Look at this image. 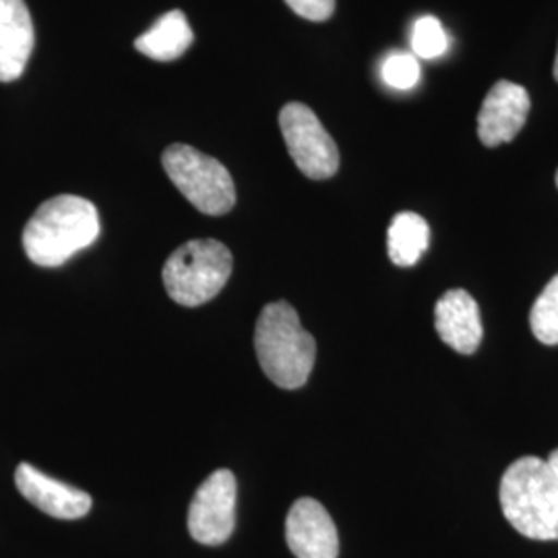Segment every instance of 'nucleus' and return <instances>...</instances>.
Returning <instances> with one entry per match:
<instances>
[{
	"instance_id": "f257e3e1",
	"label": "nucleus",
	"mask_w": 558,
	"mask_h": 558,
	"mask_svg": "<svg viewBox=\"0 0 558 558\" xmlns=\"http://www.w3.org/2000/svg\"><path fill=\"white\" fill-rule=\"evenodd\" d=\"M100 236V216L92 201L59 195L41 203L23 230V248L40 267L62 263L92 246Z\"/></svg>"
},
{
	"instance_id": "f03ea898",
	"label": "nucleus",
	"mask_w": 558,
	"mask_h": 558,
	"mask_svg": "<svg viewBox=\"0 0 558 558\" xmlns=\"http://www.w3.org/2000/svg\"><path fill=\"white\" fill-rule=\"evenodd\" d=\"M499 499L502 515L521 536L558 539V472L548 461H513L500 480Z\"/></svg>"
},
{
	"instance_id": "7ed1b4c3",
	"label": "nucleus",
	"mask_w": 558,
	"mask_h": 558,
	"mask_svg": "<svg viewBox=\"0 0 558 558\" xmlns=\"http://www.w3.org/2000/svg\"><path fill=\"white\" fill-rule=\"evenodd\" d=\"M255 350L267 379L281 389H300L317 359L315 338L300 325L299 313L288 302H271L255 325Z\"/></svg>"
},
{
	"instance_id": "20e7f679",
	"label": "nucleus",
	"mask_w": 558,
	"mask_h": 558,
	"mask_svg": "<svg viewBox=\"0 0 558 558\" xmlns=\"http://www.w3.org/2000/svg\"><path fill=\"white\" fill-rule=\"evenodd\" d=\"M232 265V253L220 240H191L168 257L161 278L170 299L193 308L220 294Z\"/></svg>"
},
{
	"instance_id": "39448f33",
	"label": "nucleus",
	"mask_w": 558,
	"mask_h": 558,
	"mask_svg": "<svg viewBox=\"0 0 558 558\" xmlns=\"http://www.w3.org/2000/svg\"><path fill=\"white\" fill-rule=\"evenodd\" d=\"M168 179L201 214L223 216L236 203V186L228 168L191 145L174 143L161 156Z\"/></svg>"
},
{
	"instance_id": "423d86ee",
	"label": "nucleus",
	"mask_w": 558,
	"mask_h": 558,
	"mask_svg": "<svg viewBox=\"0 0 558 558\" xmlns=\"http://www.w3.org/2000/svg\"><path fill=\"white\" fill-rule=\"evenodd\" d=\"M279 129L288 154L304 177L325 180L338 172V145L308 106L300 101L283 106L279 112Z\"/></svg>"
},
{
	"instance_id": "0eeeda50",
	"label": "nucleus",
	"mask_w": 558,
	"mask_h": 558,
	"mask_svg": "<svg viewBox=\"0 0 558 558\" xmlns=\"http://www.w3.org/2000/svg\"><path fill=\"white\" fill-rule=\"evenodd\" d=\"M236 525V478L218 470L197 488L189 507V532L205 546H220Z\"/></svg>"
},
{
	"instance_id": "6e6552de",
	"label": "nucleus",
	"mask_w": 558,
	"mask_h": 558,
	"mask_svg": "<svg viewBox=\"0 0 558 558\" xmlns=\"http://www.w3.org/2000/svg\"><path fill=\"white\" fill-rule=\"evenodd\" d=\"M286 542L296 558H338V527L315 499H299L286 518Z\"/></svg>"
},
{
	"instance_id": "1a4fd4ad",
	"label": "nucleus",
	"mask_w": 558,
	"mask_h": 558,
	"mask_svg": "<svg viewBox=\"0 0 558 558\" xmlns=\"http://www.w3.org/2000/svg\"><path fill=\"white\" fill-rule=\"evenodd\" d=\"M530 114V94L511 81H499L480 108L478 135L486 147L515 140Z\"/></svg>"
},
{
	"instance_id": "9d476101",
	"label": "nucleus",
	"mask_w": 558,
	"mask_h": 558,
	"mask_svg": "<svg viewBox=\"0 0 558 558\" xmlns=\"http://www.w3.org/2000/svg\"><path fill=\"white\" fill-rule=\"evenodd\" d=\"M15 484L23 499L29 500L46 515L57 519L85 518L94 505L92 497L75 486L50 478L38 468L21 463L15 472Z\"/></svg>"
},
{
	"instance_id": "9b49d317",
	"label": "nucleus",
	"mask_w": 558,
	"mask_h": 558,
	"mask_svg": "<svg viewBox=\"0 0 558 558\" xmlns=\"http://www.w3.org/2000/svg\"><path fill=\"white\" fill-rule=\"evenodd\" d=\"M439 338L459 354H474L482 343L478 302L465 290H449L435 306Z\"/></svg>"
},
{
	"instance_id": "f8f14e48",
	"label": "nucleus",
	"mask_w": 558,
	"mask_h": 558,
	"mask_svg": "<svg viewBox=\"0 0 558 558\" xmlns=\"http://www.w3.org/2000/svg\"><path fill=\"white\" fill-rule=\"evenodd\" d=\"M36 44L25 0H0V81L20 80Z\"/></svg>"
},
{
	"instance_id": "ddd939ff",
	"label": "nucleus",
	"mask_w": 558,
	"mask_h": 558,
	"mask_svg": "<svg viewBox=\"0 0 558 558\" xmlns=\"http://www.w3.org/2000/svg\"><path fill=\"white\" fill-rule=\"evenodd\" d=\"M193 40L195 36L184 13L170 11L135 40V48L147 59L170 62L180 59Z\"/></svg>"
},
{
	"instance_id": "4468645a",
	"label": "nucleus",
	"mask_w": 558,
	"mask_h": 558,
	"mask_svg": "<svg viewBox=\"0 0 558 558\" xmlns=\"http://www.w3.org/2000/svg\"><path fill=\"white\" fill-rule=\"evenodd\" d=\"M428 242H430V228L426 220L418 214L401 211L393 218L387 232L389 259L393 260L398 267H412L426 253Z\"/></svg>"
},
{
	"instance_id": "2eb2a0df",
	"label": "nucleus",
	"mask_w": 558,
	"mask_h": 558,
	"mask_svg": "<svg viewBox=\"0 0 558 558\" xmlns=\"http://www.w3.org/2000/svg\"><path fill=\"white\" fill-rule=\"evenodd\" d=\"M530 327L538 341L546 345L558 343V276L548 281L544 292L532 306Z\"/></svg>"
},
{
	"instance_id": "dca6fc26",
	"label": "nucleus",
	"mask_w": 558,
	"mask_h": 558,
	"mask_svg": "<svg viewBox=\"0 0 558 558\" xmlns=\"http://www.w3.org/2000/svg\"><path fill=\"white\" fill-rule=\"evenodd\" d=\"M447 32L437 17L424 15L412 29V52L416 59L435 60L447 52Z\"/></svg>"
},
{
	"instance_id": "f3484780",
	"label": "nucleus",
	"mask_w": 558,
	"mask_h": 558,
	"mask_svg": "<svg viewBox=\"0 0 558 558\" xmlns=\"http://www.w3.org/2000/svg\"><path fill=\"white\" fill-rule=\"evenodd\" d=\"M380 75L385 83L393 89L405 92L412 89L420 81V62L414 54L398 52L387 57L380 66Z\"/></svg>"
},
{
	"instance_id": "a211bd4d",
	"label": "nucleus",
	"mask_w": 558,
	"mask_h": 558,
	"mask_svg": "<svg viewBox=\"0 0 558 558\" xmlns=\"http://www.w3.org/2000/svg\"><path fill=\"white\" fill-rule=\"evenodd\" d=\"M302 20L327 21L336 11V0H286Z\"/></svg>"
},
{
	"instance_id": "6ab92c4d",
	"label": "nucleus",
	"mask_w": 558,
	"mask_h": 558,
	"mask_svg": "<svg viewBox=\"0 0 558 558\" xmlns=\"http://www.w3.org/2000/svg\"><path fill=\"white\" fill-rule=\"evenodd\" d=\"M546 461H548V463H550V465H553V468L558 472V449H555V451L550 453V458L546 459Z\"/></svg>"
},
{
	"instance_id": "aec40b11",
	"label": "nucleus",
	"mask_w": 558,
	"mask_h": 558,
	"mask_svg": "<svg viewBox=\"0 0 558 558\" xmlns=\"http://www.w3.org/2000/svg\"><path fill=\"white\" fill-rule=\"evenodd\" d=\"M555 80L558 81V50H557V59H555Z\"/></svg>"
},
{
	"instance_id": "412c9836",
	"label": "nucleus",
	"mask_w": 558,
	"mask_h": 558,
	"mask_svg": "<svg viewBox=\"0 0 558 558\" xmlns=\"http://www.w3.org/2000/svg\"><path fill=\"white\" fill-rule=\"evenodd\" d=\"M557 186H558V172H557Z\"/></svg>"
}]
</instances>
